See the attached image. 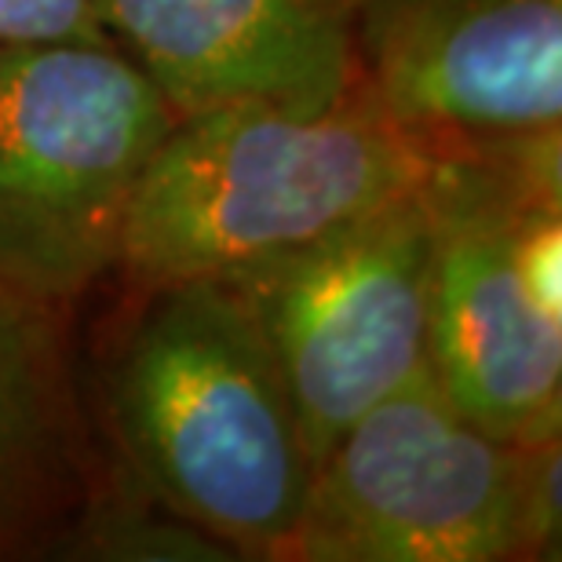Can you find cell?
<instances>
[{
  "instance_id": "obj_1",
  "label": "cell",
  "mask_w": 562,
  "mask_h": 562,
  "mask_svg": "<svg viewBox=\"0 0 562 562\" xmlns=\"http://www.w3.org/2000/svg\"><path fill=\"white\" fill-rule=\"evenodd\" d=\"M132 296L88 391L110 460L238 562H281L314 460L263 333L223 278Z\"/></svg>"
},
{
  "instance_id": "obj_2",
  "label": "cell",
  "mask_w": 562,
  "mask_h": 562,
  "mask_svg": "<svg viewBox=\"0 0 562 562\" xmlns=\"http://www.w3.org/2000/svg\"><path fill=\"white\" fill-rule=\"evenodd\" d=\"M427 172L431 154L362 81L314 114L267 103L179 114L139 187L117 274L128 289L223 278L384 209Z\"/></svg>"
},
{
  "instance_id": "obj_3",
  "label": "cell",
  "mask_w": 562,
  "mask_h": 562,
  "mask_svg": "<svg viewBox=\"0 0 562 562\" xmlns=\"http://www.w3.org/2000/svg\"><path fill=\"white\" fill-rule=\"evenodd\" d=\"M176 117L110 41L0 48V278L70 311L117 274Z\"/></svg>"
},
{
  "instance_id": "obj_4",
  "label": "cell",
  "mask_w": 562,
  "mask_h": 562,
  "mask_svg": "<svg viewBox=\"0 0 562 562\" xmlns=\"http://www.w3.org/2000/svg\"><path fill=\"white\" fill-rule=\"evenodd\" d=\"M431 274L424 183L325 238L223 274L271 347L314 464L366 409L427 373Z\"/></svg>"
},
{
  "instance_id": "obj_5",
  "label": "cell",
  "mask_w": 562,
  "mask_h": 562,
  "mask_svg": "<svg viewBox=\"0 0 562 562\" xmlns=\"http://www.w3.org/2000/svg\"><path fill=\"white\" fill-rule=\"evenodd\" d=\"M562 132L482 154L431 157L435 216L427 373L486 431L515 442L562 435V314L533 296L519 212L559 194Z\"/></svg>"
},
{
  "instance_id": "obj_6",
  "label": "cell",
  "mask_w": 562,
  "mask_h": 562,
  "mask_svg": "<svg viewBox=\"0 0 562 562\" xmlns=\"http://www.w3.org/2000/svg\"><path fill=\"white\" fill-rule=\"evenodd\" d=\"M522 457L420 373L314 464L281 562H519Z\"/></svg>"
},
{
  "instance_id": "obj_7",
  "label": "cell",
  "mask_w": 562,
  "mask_h": 562,
  "mask_svg": "<svg viewBox=\"0 0 562 562\" xmlns=\"http://www.w3.org/2000/svg\"><path fill=\"white\" fill-rule=\"evenodd\" d=\"M358 81L431 157L562 132V0H362Z\"/></svg>"
},
{
  "instance_id": "obj_8",
  "label": "cell",
  "mask_w": 562,
  "mask_h": 562,
  "mask_svg": "<svg viewBox=\"0 0 562 562\" xmlns=\"http://www.w3.org/2000/svg\"><path fill=\"white\" fill-rule=\"evenodd\" d=\"M106 41L176 114L325 110L358 85L362 0H99Z\"/></svg>"
},
{
  "instance_id": "obj_9",
  "label": "cell",
  "mask_w": 562,
  "mask_h": 562,
  "mask_svg": "<svg viewBox=\"0 0 562 562\" xmlns=\"http://www.w3.org/2000/svg\"><path fill=\"white\" fill-rule=\"evenodd\" d=\"M66 314L0 278V562L52 559L110 471Z\"/></svg>"
},
{
  "instance_id": "obj_10",
  "label": "cell",
  "mask_w": 562,
  "mask_h": 562,
  "mask_svg": "<svg viewBox=\"0 0 562 562\" xmlns=\"http://www.w3.org/2000/svg\"><path fill=\"white\" fill-rule=\"evenodd\" d=\"M52 559L74 562H238L220 537L143 490L110 460L95 497L59 537Z\"/></svg>"
},
{
  "instance_id": "obj_11",
  "label": "cell",
  "mask_w": 562,
  "mask_h": 562,
  "mask_svg": "<svg viewBox=\"0 0 562 562\" xmlns=\"http://www.w3.org/2000/svg\"><path fill=\"white\" fill-rule=\"evenodd\" d=\"M562 435L533 438L522 457V490H519V533L526 559H559V504H562Z\"/></svg>"
},
{
  "instance_id": "obj_12",
  "label": "cell",
  "mask_w": 562,
  "mask_h": 562,
  "mask_svg": "<svg viewBox=\"0 0 562 562\" xmlns=\"http://www.w3.org/2000/svg\"><path fill=\"white\" fill-rule=\"evenodd\" d=\"M106 41L99 0H0V48Z\"/></svg>"
}]
</instances>
